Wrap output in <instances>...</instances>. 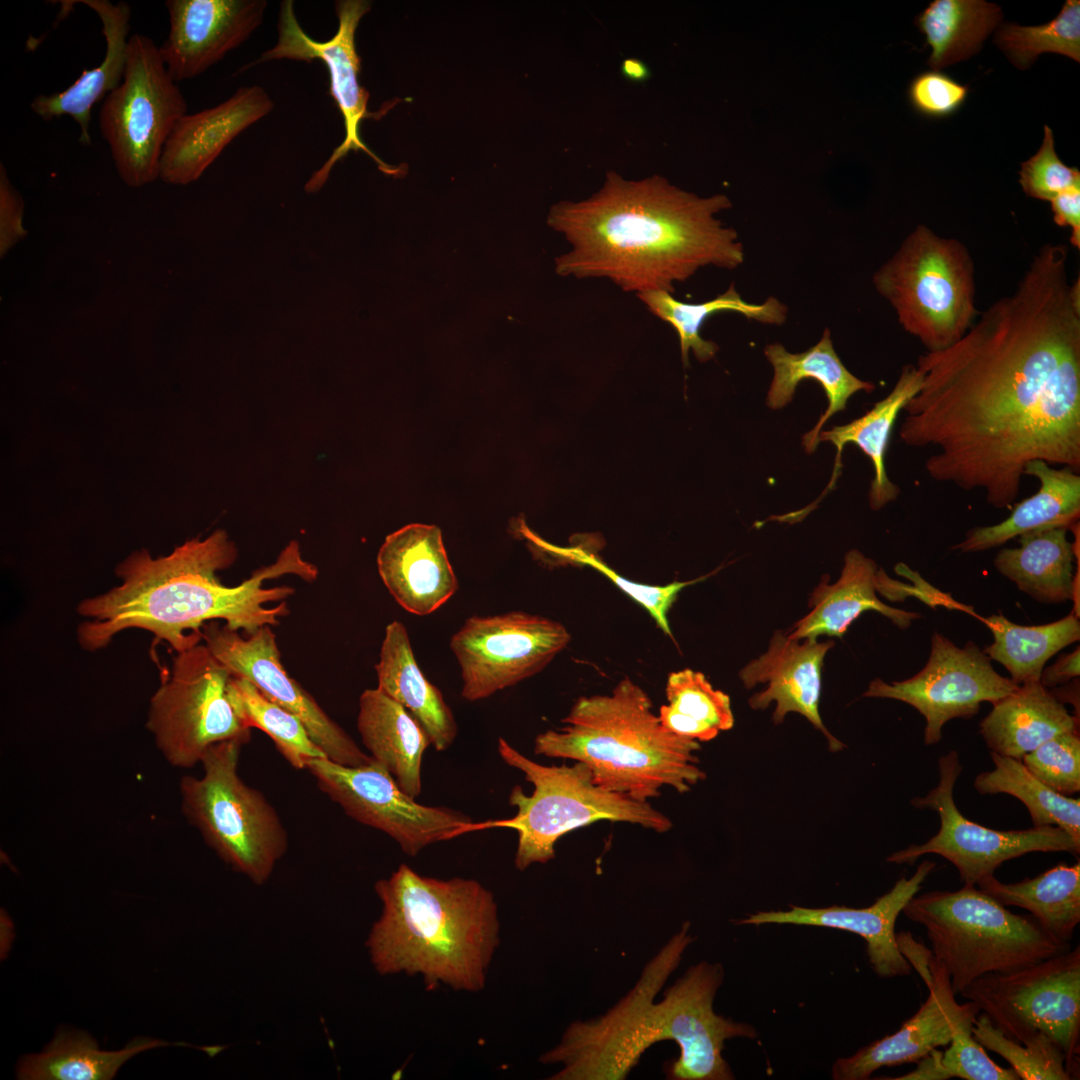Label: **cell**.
<instances>
[{"instance_id":"ab89813d","label":"cell","mask_w":1080,"mask_h":1080,"mask_svg":"<svg viewBox=\"0 0 1080 1080\" xmlns=\"http://www.w3.org/2000/svg\"><path fill=\"white\" fill-rule=\"evenodd\" d=\"M659 709V720L669 731L698 742L713 740L734 725L730 697L714 689L705 675L686 668L671 672Z\"/></svg>"},{"instance_id":"7402d4cb","label":"cell","mask_w":1080,"mask_h":1080,"mask_svg":"<svg viewBox=\"0 0 1080 1080\" xmlns=\"http://www.w3.org/2000/svg\"><path fill=\"white\" fill-rule=\"evenodd\" d=\"M788 638L776 631L765 653L750 661L739 672L747 689L759 683H768L764 691L753 694L749 705L753 709H765L771 702L775 724L783 722L790 712L804 716L827 738L832 752L840 751L844 744L824 726L819 703L821 695V670L826 653L834 646L832 640L818 642L816 639Z\"/></svg>"},{"instance_id":"b9f144b4","label":"cell","mask_w":1080,"mask_h":1080,"mask_svg":"<svg viewBox=\"0 0 1080 1080\" xmlns=\"http://www.w3.org/2000/svg\"><path fill=\"white\" fill-rule=\"evenodd\" d=\"M228 692L242 721L266 733L293 768L304 770L310 759L326 757L297 716L264 697L245 678L233 675Z\"/></svg>"},{"instance_id":"681fc988","label":"cell","mask_w":1080,"mask_h":1080,"mask_svg":"<svg viewBox=\"0 0 1080 1080\" xmlns=\"http://www.w3.org/2000/svg\"><path fill=\"white\" fill-rule=\"evenodd\" d=\"M969 88L940 70L924 71L914 77L908 89L912 107L929 118H946L965 103Z\"/></svg>"},{"instance_id":"44dd1931","label":"cell","mask_w":1080,"mask_h":1080,"mask_svg":"<svg viewBox=\"0 0 1080 1080\" xmlns=\"http://www.w3.org/2000/svg\"><path fill=\"white\" fill-rule=\"evenodd\" d=\"M935 867L933 861H922L910 878H900L890 891L865 908L791 906L788 911H760L735 923L809 925L852 932L865 940L870 964L877 975L886 978L909 975L912 967L897 947L895 923Z\"/></svg>"},{"instance_id":"e0dca14e","label":"cell","mask_w":1080,"mask_h":1080,"mask_svg":"<svg viewBox=\"0 0 1080 1080\" xmlns=\"http://www.w3.org/2000/svg\"><path fill=\"white\" fill-rule=\"evenodd\" d=\"M930 643L928 661L918 673L891 684L874 679L863 694L895 699L915 708L926 721L927 746L942 739V728L950 720L970 719L979 712L982 702L993 705L1019 687L997 673L991 659L973 641L959 647L934 632Z\"/></svg>"},{"instance_id":"3957f363","label":"cell","mask_w":1080,"mask_h":1080,"mask_svg":"<svg viewBox=\"0 0 1080 1080\" xmlns=\"http://www.w3.org/2000/svg\"><path fill=\"white\" fill-rule=\"evenodd\" d=\"M237 555L236 545L221 529L203 540H187L167 556L134 551L115 568L117 586L78 603V614L86 618L76 632L81 648L97 651L124 630L142 629L177 653L199 644L203 625L218 619L231 630L251 635L263 626L278 625L289 614L285 600L295 593L290 586L265 587V581L286 574L307 582L318 577L317 567L302 558L292 541L274 563L227 586L217 572L233 565Z\"/></svg>"},{"instance_id":"83f0119b","label":"cell","mask_w":1080,"mask_h":1080,"mask_svg":"<svg viewBox=\"0 0 1080 1080\" xmlns=\"http://www.w3.org/2000/svg\"><path fill=\"white\" fill-rule=\"evenodd\" d=\"M878 567L875 561L858 550H850L837 582L828 584V576L813 590L809 598L810 612L792 625L788 638L817 639L826 635L841 638L852 622L865 611H876L901 629L921 618L917 612L896 609L876 596Z\"/></svg>"},{"instance_id":"8d00e7d4","label":"cell","mask_w":1080,"mask_h":1080,"mask_svg":"<svg viewBox=\"0 0 1080 1080\" xmlns=\"http://www.w3.org/2000/svg\"><path fill=\"white\" fill-rule=\"evenodd\" d=\"M637 295L655 316L674 327L685 366L689 364L690 350L701 362L712 359L718 351L714 342L705 340L700 335L702 325L713 314L723 311L736 312L764 324L782 325L788 312L786 305L774 297H769L762 304L746 302L733 284L714 299L696 304L684 303L675 299L672 293L660 290Z\"/></svg>"},{"instance_id":"d6a6232c","label":"cell","mask_w":1080,"mask_h":1080,"mask_svg":"<svg viewBox=\"0 0 1080 1080\" xmlns=\"http://www.w3.org/2000/svg\"><path fill=\"white\" fill-rule=\"evenodd\" d=\"M921 383L922 375L917 367L907 364L903 366L891 392L863 416L848 424L835 426L819 433L818 443L831 442L837 449V455L831 481L818 501L835 485L842 467L841 454L847 443L856 444L872 462L874 477L868 493L870 507L873 510H879L898 497L900 488L888 478L886 473V450L900 411L918 393Z\"/></svg>"},{"instance_id":"836d02e7","label":"cell","mask_w":1080,"mask_h":1080,"mask_svg":"<svg viewBox=\"0 0 1080 1080\" xmlns=\"http://www.w3.org/2000/svg\"><path fill=\"white\" fill-rule=\"evenodd\" d=\"M1068 531L1050 528L1019 536V547L1003 548L996 554V570L1038 602L1072 600L1075 556Z\"/></svg>"},{"instance_id":"277c9868","label":"cell","mask_w":1080,"mask_h":1080,"mask_svg":"<svg viewBox=\"0 0 1080 1080\" xmlns=\"http://www.w3.org/2000/svg\"><path fill=\"white\" fill-rule=\"evenodd\" d=\"M381 915L366 940L381 975L421 976L428 990L446 985L478 992L499 945L498 907L491 891L473 879L419 874L401 864L378 880Z\"/></svg>"},{"instance_id":"484cf974","label":"cell","mask_w":1080,"mask_h":1080,"mask_svg":"<svg viewBox=\"0 0 1080 1080\" xmlns=\"http://www.w3.org/2000/svg\"><path fill=\"white\" fill-rule=\"evenodd\" d=\"M93 10L102 23L106 42L104 59L99 66L84 69L80 76L65 90L35 97L31 110L41 119L50 121L64 115L71 116L80 127L79 141L91 144L89 124L92 107L114 91L122 82L128 53L131 8L124 2L109 0H79Z\"/></svg>"},{"instance_id":"db71d44e","label":"cell","mask_w":1080,"mask_h":1080,"mask_svg":"<svg viewBox=\"0 0 1080 1080\" xmlns=\"http://www.w3.org/2000/svg\"><path fill=\"white\" fill-rule=\"evenodd\" d=\"M1080 675V649L1079 646L1070 653L1062 654L1054 664L1044 668L1039 682L1046 688L1065 684Z\"/></svg>"},{"instance_id":"7c38bea8","label":"cell","mask_w":1080,"mask_h":1080,"mask_svg":"<svg viewBox=\"0 0 1080 1080\" xmlns=\"http://www.w3.org/2000/svg\"><path fill=\"white\" fill-rule=\"evenodd\" d=\"M233 674L205 644L177 652L150 699L146 727L166 761L190 768L212 746L249 742V728L229 698Z\"/></svg>"},{"instance_id":"1f68e13d","label":"cell","mask_w":1080,"mask_h":1080,"mask_svg":"<svg viewBox=\"0 0 1080 1080\" xmlns=\"http://www.w3.org/2000/svg\"><path fill=\"white\" fill-rule=\"evenodd\" d=\"M1079 722L1048 688L1032 681L994 703L979 733L991 752L1021 760L1054 736L1079 730Z\"/></svg>"},{"instance_id":"f1b7e54d","label":"cell","mask_w":1080,"mask_h":1080,"mask_svg":"<svg viewBox=\"0 0 1080 1080\" xmlns=\"http://www.w3.org/2000/svg\"><path fill=\"white\" fill-rule=\"evenodd\" d=\"M357 730L373 760L382 765L404 793H421V766L430 739L418 720L378 687L359 698Z\"/></svg>"},{"instance_id":"7dc6e473","label":"cell","mask_w":1080,"mask_h":1080,"mask_svg":"<svg viewBox=\"0 0 1080 1080\" xmlns=\"http://www.w3.org/2000/svg\"><path fill=\"white\" fill-rule=\"evenodd\" d=\"M976 1018L959 1022L952 1034L949 1047L942 1052L941 1065L948 1079L964 1080H1019L1012 1068L997 1065L972 1035Z\"/></svg>"},{"instance_id":"ee69618b","label":"cell","mask_w":1080,"mask_h":1080,"mask_svg":"<svg viewBox=\"0 0 1080 1080\" xmlns=\"http://www.w3.org/2000/svg\"><path fill=\"white\" fill-rule=\"evenodd\" d=\"M972 1035L1004 1058L1021 1080H1071L1064 1052L1042 1032L1022 1044L1008 1038L982 1013L974 1021Z\"/></svg>"},{"instance_id":"11a10c76","label":"cell","mask_w":1080,"mask_h":1080,"mask_svg":"<svg viewBox=\"0 0 1080 1080\" xmlns=\"http://www.w3.org/2000/svg\"><path fill=\"white\" fill-rule=\"evenodd\" d=\"M942 1052L937 1049L932 1050L927 1056L920 1059L917 1063L918 1066L915 1070L895 1078H889L894 1080H944L948 1079V1076L941 1065Z\"/></svg>"},{"instance_id":"9f6ffc18","label":"cell","mask_w":1080,"mask_h":1080,"mask_svg":"<svg viewBox=\"0 0 1080 1080\" xmlns=\"http://www.w3.org/2000/svg\"><path fill=\"white\" fill-rule=\"evenodd\" d=\"M1079 684V677H1077L1065 684L1049 689L1060 703L1063 705L1068 703L1074 707V716L1078 719H1080Z\"/></svg>"},{"instance_id":"8992f818","label":"cell","mask_w":1080,"mask_h":1080,"mask_svg":"<svg viewBox=\"0 0 1080 1080\" xmlns=\"http://www.w3.org/2000/svg\"><path fill=\"white\" fill-rule=\"evenodd\" d=\"M501 759L519 771L533 785L526 795L516 785L509 803L516 814L507 819L472 822L457 829L453 838L468 832L509 828L518 834L514 864L525 870L534 863H547L555 857V844L565 834L597 821L637 824L657 833H665L672 821L649 802L609 791L594 781L590 768L575 761L571 766L542 765L523 755L504 738L498 740Z\"/></svg>"},{"instance_id":"5b68a950","label":"cell","mask_w":1080,"mask_h":1080,"mask_svg":"<svg viewBox=\"0 0 1080 1080\" xmlns=\"http://www.w3.org/2000/svg\"><path fill=\"white\" fill-rule=\"evenodd\" d=\"M562 722L536 736L534 753L585 763L609 791L648 802L664 786L683 794L706 778L700 742L666 729L650 697L629 678L610 694L579 697Z\"/></svg>"},{"instance_id":"f907efd6","label":"cell","mask_w":1080,"mask_h":1080,"mask_svg":"<svg viewBox=\"0 0 1080 1080\" xmlns=\"http://www.w3.org/2000/svg\"><path fill=\"white\" fill-rule=\"evenodd\" d=\"M24 201L10 183L6 168L0 164V255L3 257L27 235L22 225Z\"/></svg>"},{"instance_id":"d4e9b609","label":"cell","mask_w":1080,"mask_h":1080,"mask_svg":"<svg viewBox=\"0 0 1080 1080\" xmlns=\"http://www.w3.org/2000/svg\"><path fill=\"white\" fill-rule=\"evenodd\" d=\"M377 569L395 601L418 616L433 613L458 590L435 525L413 523L389 534L378 551Z\"/></svg>"},{"instance_id":"bcb514c9","label":"cell","mask_w":1080,"mask_h":1080,"mask_svg":"<svg viewBox=\"0 0 1080 1080\" xmlns=\"http://www.w3.org/2000/svg\"><path fill=\"white\" fill-rule=\"evenodd\" d=\"M1021 762L1053 791L1070 796L1080 791L1079 730L1064 732L1026 753Z\"/></svg>"},{"instance_id":"4dcf8cb0","label":"cell","mask_w":1080,"mask_h":1080,"mask_svg":"<svg viewBox=\"0 0 1080 1080\" xmlns=\"http://www.w3.org/2000/svg\"><path fill=\"white\" fill-rule=\"evenodd\" d=\"M374 668L377 687L418 720L436 751L447 750L458 733L455 717L440 689L418 666L402 622L395 620L386 626Z\"/></svg>"},{"instance_id":"d6986e66","label":"cell","mask_w":1080,"mask_h":1080,"mask_svg":"<svg viewBox=\"0 0 1080 1080\" xmlns=\"http://www.w3.org/2000/svg\"><path fill=\"white\" fill-rule=\"evenodd\" d=\"M216 621L202 627V640L210 652L233 675L245 678L273 703L297 716L310 737L333 762L360 766L372 760L357 743L320 707L281 663V654L271 626L242 637Z\"/></svg>"},{"instance_id":"d590c367","label":"cell","mask_w":1080,"mask_h":1080,"mask_svg":"<svg viewBox=\"0 0 1080 1080\" xmlns=\"http://www.w3.org/2000/svg\"><path fill=\"white\" fill-rule=\"evenodd\" d=\"M166 1045L171 1043L138 1037L124 1049L105 1051L84 1032L61 1030L43 1052L21 1060L17 1076L25 1080H109L136 1054Z\"/></svg>"},{"instance_id":"30bf717a","label":"cell","mask_w":1080,"mask_h":1080,"mask_svg":"<svg viewBox=\"0 0 1080 1080\" xmlns=\"http://www.w3.org/2000/svg\"><path fill=\"white\" fill-rule=\"evenodd\" d=\"M243 745L226 741L205 752L202 775L180 780L181 808L227 865L262 885L286 853L288 836L274 807L238 773Z\"/></svg>"},{"instance_id":"60d3db41","label":"cell","mask_w":1080,"mask_h":1080,"mask_svg":"<svg viewBox=\"0 0 1080 1080\" xmlns=\"http://www.w3.org/2000/svg\"><path fill=\"white\" fill-rule=\"evenodd\" d=\"M994 768L978 774L973 782L980 795L1004 793L1027 808L1033 826H1057L1080 841V799L1061 795L1046 786L1021 760L990 753Z\"/></svg>"},{"instance_id":"2e32d148","label":"cell","mask_w":1080,"mask_h":1080,"mask_svg":"<svg viewBox=\"0 0 1080 1080\" xmlns=\"http://www.w3.org/2000/svg\"><path fill=\"white\" fill-rule=\"evenodd\" d=\"M306 769L320 790L357 822L378 829L411 856L453 838L473 821L461 811L422 805L402 791L378 762L345 766L326 757L310 759Z\"/></svg>"},{"instance_id":"ac0fdd59","label":"cell","mask_w":1080,"mask_h":1080,"mask_svg":"<svg viewBox=\"0 0 1080 1080\" xmlns=\"http://www.w3.org/2000/svg\"><path fill=\"white\" fill-rule=\"evenodd\" d=\"M370 2L364 0H341L335 2L338 29L326 41L311 38L300 26L294 13L292 0L282 1L278 16V39L256 62L288 59L294 61L323 62L329 74V94L337 105L345 129L342 143L325 163L315 171L305 185L309 193L319 191L325 184L331 169L349 151L367 153L380 170L393 174L390 166L378 158L362 141V120L374 117L368 111L369 93L359 81L361 59L356 51L355 32L361 18L370 10ZM255 63V64H256Z\"/></svg>"},{"instance_id":"ba28073f","label":"cell","mask_w":1080,"mask_h":1080,"mask_svg":"<svg viewBox=\"0 0 1080 1080\" xmlns=\"http://www.w3.org/2000/svg\"><path fill=\"white\" fill-rule=\"evenodd\" d=\"M922 925L955 994L987 973H1006L1070 949L1029 915L1014 914L975 885L914 896L902 911Z\"/></svg>"},{"instance_id":"8fae6325","label":"cell","mask_w":1080,"mask_h":1080,"mask_svg":"<svg viewBox=\"0 0 1080 1080\" xmlns=\"http://www.w3.org/2000/svg\"><path fill=\"white\" fill-rule=\"evenodd\" d=\"M186 110L159 47L146 35L130 36L123 80L98 115L100 134L126 185L138 188L159 177L164 146Z\"/></svg>"},{"instance_id":"7a4b0ae2","label":"cell","mask_w":1080,"mask_h":1080,"mask_svg":"<svg viewBox=\"0 0 1080 1080\" xmlns=\"http://www.w3.org/2000/svg\"><path fill=\"white\" fill-rule=\"evenodd\" d=\"M731 207L726 195L699 197L659 175L628 180L606 173L599 191L552 207L549 224L573 249L557 270L577 278H608L624 291H674V283L713 265L744 261L738 234L716 215Z\"/></svg>"},{"instance_id":"5bb4252c","label":"cell","mask_w":1080,"mask_h":1080,"mask_svg":"<svg viewBox=\"0 0 1080 1080\" xmlns=\"http://www.w3.org/2000/svg\"><path fill=\"white\" fill-rule=\"evenodd\" d=\"M962 772L958 752L951 750L938 760V783L925 796L911 800L918 809L939 816L938 832L923 844H912L894 852L888 862L913 865L926 854L939 855L958 870L964 885H976L994 875L1004 862L1032 852L1080 853V841L1057 826L1001 831L977 824L961 814L954 800V787Z\"/></svg>"},{"instance_id":"6da1fadb","label":"cell","mask_w":1080,"mask_h":1080,"mask_svg":"<svg viewBox=\"0 0 1080 1080\" xmlns=\"http://www.w3.org/2000/svg\"><path fill=\"white\" fill-rule=\"evenodd\" d=\"M1044 244L1015 291L953 345L919 356L900 439L929 478L1011 509L1031 461L1080 471V279Z\"/></svg>"},{"instance_id":"f35d334b","label":"cell","mask_w":1080,"mask_h":1080,"mask_svg":"<svg viewBox=\"0 0 1080 1080\" xmlns=\"http://www.w3.org/2000/svg\"><path fill=\"white\" fill-rule=\"evenodd\" d=\"M998 5L983 0H934L915 23L931 48L929 66L940 70L976 54L1001 21Z\"/></svg>"},{"instance_id":"7bdbcfd3","label":"cell","mask_w":1080,"mask_h":1080,"mask_svg":"<svg viewBox=\"0 0 1080 1080\" xmlns=\"http://www.w3.org/2000/svg\"><path fill=\"white\" fill-rule=\"evenodd\" d=\"M996 45L1013 65L1027 69L1042 53H1057L1080 62V1L1067 0L1059 14L1046 24H1004L996 33Z\"/></svg>"},{"instance_id":"9c48e42d","label":"cell","mask_w":1080,"mask_h":1080,"mask_svg":"<svg viewBox=\"0 0 1080 1080\" xmlns=\"http://www.w3.org/2000/svg\"><path fill=\"white\" fill-rule=\"evenodd\" d=\"M974 272L965 244L918 225L876 271L873 283L903 329L926 352H935L959 341L979 314Z\"/></svg>"},{"instance_id":"cb8c5ba5","label":"cell","mask_w":1080,"mask_h":1080,"mask_svg":"<svg viewBox=\"0 0 1080 1080\" xmlns=\"http://www.w3.org/2000/svg\"><path fill=\"white\" fill-rule=\"evenodd\" d=\"M274 107L260 86L240 87L220 104L183 116L162 153L159 178L186 185L197 180L234 138Z\"/></svg>"},{"instance_id":"9a60e30c","label":"cell","mask_w":1080,"mask_h":1080,"mask_svg":"<svg viewBox=\"0 0 1080 1080\" xmlns=\"http://www.w3.org/2000/svg\"><path fill=\"white\" fill-rule=\"evenodd\" d=\"M570 639L560 622L522 611L467 618L450 640L461 672V696L483 700L534 676Z\"/></svg>"},{"instance_id":"f6af8a7d","label":"cell","mask_w":1080,"mask_h":1080,"mask_svg":"<svg viewBox=\"0 0 1080 1080\" xmlns=\"http://www.w3.org/2000/svg\"><path fill=\"white\" fill-rule=\"evenodd\" d=\"M523 534L534 547L544 551L546 554L553 555L558 560L578 565H586L602 573L630 598L645 608L658 627L661 628L666 635L672 638L673 635L667 618L670 608L682 589L705 578L701 577L683 582L675 581L664 586L637 583L627 580L624 576L618 574L609 567L595 553L588 551L580 545L558 547L542 540L527 528L523 530Z\"/></svg>"},{"instance_id":"6f0895ef","label":"cell","mask_w":1080,"mask_h":1080,"mask_svg":"<svg viewBox=\"0 0 1080 1080\" xmlns=\"http://www.w3.org/2000/svg\"><path fill=\"white\" fill-rule=\"evenodd\" d=\"M620 72L623 77L634 82H644L651 75L647 64L641 59L634 57L623 59L620 65Z\"/></svg>"},{"instance_id":"4316f807","label":"cell","mask_w":1080,"mask_h":1080,"mask_svg":"<svg viewBox=\"0 0 1080 1080\" xmlns=\"http://www.w3.org/2000/svg\"><path fill=\"white\" fill-rule=\"evenodd\" d=\"M1039 480L1038 491L1013 504L1010 515L989 526L968 530L962 541L950 547L976 553L1006 544L1023 534L1050 528H1069L1080 518V475L1068 467L1054 468L1041 460L1028 463L1024 476Z\"/></svg>"},{"instance_id":"f546056e","label":"cell","mask_w":1080,"mask_h":1080,"mask_svg":"<svg viewBox=\"0 0 1080 1080\" xmlns=\"http://www.w3.org/2000/svg\"><path fill=\"white\" fill-rule=\"evenodd\" d=\"M764 354L774 369L767 394V405L781 409L790 403L800 381L810 378L819 382L828 399V407L814 428L803 436L807 453L818 445V435L824 423L846 408L848 399L859 391L872 392L875 385L853 375L834 350L829 329L813 347L802 353H790L780 343L768 344Z\"/></svg>"},{"instance_id":"4fadbf2b","label":"cell","mask_w":1080,"mask_h":1080,"mask_svg":"<svg viewBox=\"0 0 1080 1080\" xmlns=\"http://www.w3.org/2000/svg\"><path fill=\"white\" fill-rule=\"evenodd\" d=\"M960 994L1016 1042L1039 1032L1049 1036L1064 1052L1071 1079H1079V946L1021 969L982 975Z\"/></svg>"},{"instance_id":"52a82bcc","label":"cell","mask_w":1080,"mask_h":1080,"mask_svg":"<svg viewBox=\"0 0 1080 1080\" xmlns=\"http://www.w3.org/2000/svg\"><path fill=\"white\" fill-rule=\"evenodd\" d=\"M689 930L690 923H683L646 964L635 986L607 1013L569 1025L559 1044L539 1059L544 1064H562L550 1079H625L650 1046L662 1040L677 1043L683 1005L679 979L660 1002L654 999L693 941Z\"/></svg>"},{"instance_id":"c3c4849f","label":"cell","mask_w":1080,"mask_h":1080,"mask_svg":"<svg viewBox=\"0 0 1080 1080\" xmlns=\"http://www.w3.org/2000/svg\"><path fill=\"white\" fill-rule=\"evenodd\" d=\"M1019 183L1027 196L1050 201L1059 193L1080 186V172L1058 157L1052 130L1044 126V138L1038 152L1021 164Z\"/></svg>"},{"instance_id":"816d5d0a","label":"cell","mask_w":1080,"mask_h":1080,"mask_svg":"<svg viewBox=\"0 0 1080 1080\" xmlns=\"http://www.w3.org/2000/svg\"><path fill=\"white\" fill-rule=\"evenodd\" d=\"M1057 225L1071 227V244L1080 248V186L1067 189L1049 201Z\"/></svg>"},{"instance_id":"74e56055","label":"cell","mask_w":1080,"mask_h":1080,"mask_svg":"<svg viewBox=\"0 0 1080 1080\" xmlns=\"http://www.w3.org/2000/svg\"><path fill=\"white\" fill-rule=\"evenodd\" d=\"M993 635V643L983 652L1004 666L1018 685L1039 681L1046 662L1063 648L1080 639L1079 618L1073 613L1057 621L1024 626L1002 614L981 617Z\"/></svg>"},{"instance_id":"f5cc1de1","label":"cell","mask_w":1080,"mask_h":1080,"mask_svg":"<svg viewBox=\"0 0 1080 1080\" xmlns=\"http://www.w3.org/2000/svg\"><path fill=\"white\" fill-rule=\"evenodd\" d=\"M896 943L900 953L913 966L925 985L929 989L933 984V976L930 962L933 956L932 950L916 941L909 931H901L896 934Z\"/></svg>"},{"instance_id":"ffe728a7","label":"cell","mask_w":1080,"mask_h":1080,"mask_svg":"<svg viewBox=\"0 0 1080 1080\" xmlns=\"http://www.w3.org/2000/svg\"><path fill=\"white\" fill-rule=\"evenodd\" d=\"M169 33L159 46L175 82L192 79L243 44L262 24L266 0H168Z\"/></svg>"},{"instance_id":"e575fe53","label":"cell","mask_w":1080,"mask_h":1080,"mask_svg":"<svg viewBox=\"0 0 1080 1080\" xmlns=\"http://www.w3.org/2000/svg\"><path fill=\"white\" fill-rule=\"evenodd\" d=\"M979 889L1001 905L1028 910L1058 941L1069 943L1080 922V861L1060 863L1034 878L1003 883L994 875L977 882Z\"/></svg>"},{"instance_id":"603a6c76","label":"cell","mask_w":1080,"mask_h":1080,"mask_svg":"<svg viewBox=\"0 0 1080 1080\" xmlns=\"http://www.w3.org/2000/svg\"><path fill=\"white\" fill-rule=\"evenodd\" d=\"M933 984L919 1010L893 1034L838 1059L832 1068L836 1080H866L884 1066L918 1062L932 1050L950 1043L955 1026L976 1018L978 1006L969 1000L957 1003L950 976L934 955L930 962Z\"/></svg>"}]
</instances>
